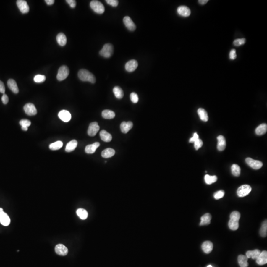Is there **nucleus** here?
<instances>
[{
	"label": "nucleus",
	"instance_id": "obj_42",
	"mask_svg": "<svg viewBox=\"0 0 267 267\" xmlns=\"http://www.w3.org/2000/svg\"><path fill=\"white\" fill-rule=\"evenodd\" d=\"M130 99L134 103H136L139 101V97L136 93H132L130 95Z\"/></svg>",
	"mask_w": 267,
	"mask_h": 267
},
{
	"label": "nucleus",
	"instance_id": "obj_3",
	"mask_svg": "<svg viewBox=\"0 0 267 267\" xmlns=\"http://www.w3.org/2000/svg\"><path fill=\"white\" fill-rule=\"evenodd\" d=\"M114 48L111 44H106L103 46V48L100 51V54L105 58L111 57L113 54Z\"/></svg>",
	"mask_w": 267,
	"mask_h": 267
},
{
	"label": "nucleus",
	"instance_id": "obj_17",
	"mask_svg": "<svg viewBox=\"0 0 267 267\" xmlns=\"http://www.w3.org/2000/svg\"><path fill=\"white\" fill-rule=\"evenodd\" d=\"M257 264L259 265H263L267 263V251H263L261 252L259 256L256 259Z\"/></svg>",
	"mask_w": 267,
	"mask_h": 267
},
{
	"label": "nucleus",
	"instance_id": "obj_44",
	"mask_svg": "<svg viewBox=\"0 0 267 267\" xmlns=\"http://www.w3.org/2000/svg\"><path fill=\"white\" fill-rule=\"evenodd\" d=\"M203 145V142L200 139H198L194 142V146L195 150H198L199 148L202 147Z\"/></svg>",
	"mask_w": 267,
	"mask_h": 267
},
{
	"label": "nucleus",
	"instance_id": "obj_49",
	"mask_svg": "<svg viewBox=\"0 0 267 267\" xmlns=\"http://www.w3.org/2000/svg\"><path fill=\"white\" fill-rule=\"evenodd\" d=\"M2 102L4 104H7L9 102V98L6 94H3L2 97Z\"/></svg>",
	"mask_w": 267,
	"mask_h": 267
},
{
	"label": "nucleus",
	"instance_id": "obj_8",
	"mask_svg": "<svg viewBox=\"0 0 267 267\" xmlns=\"http://www.w3.org/2000/svg\"><path fill=\"white\" fill-rule=\"evenodd\" d=\"M0 223L4 226H8L11 223L10 218L2 208H0Z\"/></svg>",
	"mask_w": 267,
	"mask_h": 267
},
{
	"label": "nucleus",
	"instance_id": "obj_18",
	"mask_svg": "<svg viewBox=\"0 0 267 267\" xmlns=\"http://www.w3.org/2000/svg\"><path fill=\"white\" fill-rule=\"evenodd\" d=\"M217 149L219 151H223L226 147V139L223 136L220 135L217 137Z\"/></svg>",
	"mask_w": 267,
	"mask_h": 267
},
{
	"label": "nucleus",
	"instance_id": "obj_9",
	"mask_svg": "<svg viewBox=\"0 0 267 267\" xmlns=\"http://www.w3.org/2000/svg\"><path fill=\"white\" fill-rule=\"evenodd\" d=\"M99 130L100 126H98V123L96 122L91 123L88 128V134L91 137H94L96 135Z\"/></svg>",
	"mask_w": 267,
	"mask_h": 267
},
{
	"label": "nucleus",
	"instance_id": "obj_32",
	"mask_svg": "<svg viewBox=\"0 0 267 267\" xmlns=\"http://www.w3.org/2000/svg\"><path fill=\"white\" fill-rule=\"evenodd\" d=\"M103 117L106 119H111L115 117V113L111 110L106 109L102 112L101 113Z\"/></svg>",
	"mask_w": 267,
	"mask_h": 267
},
{
	"label": "nucleus",
	"instance_id": "obj_31",
	"mask_svg": "<svg viewBox=\"0 0 267 267\" xmlns=\"http://www.w3.org/2000/svg\"><path fill=\"white\" fill-rule=\"evenodd\" d=\"M237 260L239 265L240 267H247L248 266V258L246 256L243 255H239Z\"/></svg>",
	"mask_w": 267,
	"mask_h": 267
},
{
	"label": "nucleus",
	"instance_id": "obj_4",
	"mask_svg": "<svg viewBox=\"0 0 267 267\" xmlns=\"http://www.w3.org/2000/svg\"><path fill=\"white\" fill-rule=\"evenodd\" d=\"M90 5L91 9L97 14H103L104 12L105 8L104 6L101 2L98 1H92Z\"/></svg>",
	"mask_w": 267,
	"mask_h": 267
},
{
	"label": "nucleus",
	"instance_id": "obj_11",
	"mask_svg": "<svg viewBox=\"0 0 267 267\" xmlns=\"http://www.w3.org/2000/svg\"><path fill=\"white\" fill-rule=\"evenodd\" d=\"M17 5L21 13L27 14L29 11V7L27 2L24 0H18L17 1Z\"/></svg>",
	"mask_w": 267,
	"mask_h": 267
},
{
	"label": "nucleus",
	"instance_id": "obj_53",
	"mask_svg": "<svg viewBox=\"0 0 267 267\" xmlns=\"http://www.w3.org/2000/svg\"><path fill=\"white\" fill-rule=\"evenodd\" d=\"M207 267H212V266L211 265H209L208 266H207Z\"/></svg>",
	"mask_w": 267,
	"mask_h": 267
},
{
	"label": "nucleus",
	"instance_id": "obj_28",
	"mask_svg": "<svg viewBox=\"0 0 267 267\" xmlns=\"http://www.w3.org/2000/svg\"><path fill=\"white\" fill-rule=\"evenodd\" d=\"M198 114L200 119L204 122H207L208 120L209 117L207 112L204 109L199 108L198 110Z\"/></svg>",
	"mask_w": 267,
	"mask_h": 267
},
{
	"label": "nucleus",
	"instance_id": "obj_48",
	"mask_svg": "<svg viewBox=\"0 0 267 267\" xmlns=\"http://www.w3.org/2000/svg\"><path fill=\"white\" fill-rule=\"evenodd\" d=\"M199 139V136L198 135V134L196 133H194V134H193V136L192 138H190V143H194V142L195 141V140H197V139Z\"/></svg>",
	"mask_w": 267,
	"mask_h": 267
},
{
	"label": "nucleus",
	"instance_id": "obj_38",
	"mask_svg": "<svg viewBox=\"0 0 267 267\" xmlns=\"http://www.w3.org/2000/svg\"><path fill=\"white\" fill-rule=\"evenodd\" d=\"M232 175L235 177H239L240 174V168L237 164H233L231 167Z\"/></svg>",
	"mask_w": 267,
	"mask_h": 267
},
{
	"label": "nucleus",
	"instance_id": "obj_26",
	"mask_svg": "<svg viewBox=\"0 0 267 267\" xmlns=\"http://www.w3.org/2000/svg\"><path fill=\"white\" fill-rule=\"evenodd\" d=\"M100 135L101 139L105 142H110L112 139L111 135L106 131V130H101L100 132Z\"/></svg>",
	"mask_w": 267,
	"mask_h": 267
},
{
	"label": "nucleus",
	"instance_id": "obj_14",
	"mask_svg": "<svg viewBox=\"0 0 267 267\" xmlns=\"http://www.w3.org/2000/svg\"><path fill=\"white\" fill-rule=\"evenodd\" d=\"M55 251L56 253L61 256H65L68 254V250L67 248L62 244H59L55 247Z\"/></svg>",
	"mask_w": 267,
	"mask_h": 267
},
{
	"label": "nucleus",
	"instance_id": "obj_12",
	"mask_svg": "<svg viewBox=\"0 0 267 267\" xmlns=\"http://www.w3.org/2000/svg\"><path fill=\"white\" fill-rule=\"evenodd\" d=\"M123 22H124L126 27H127V28L129 30L133 31L136 30V25L130 17H124L123 18Z\"/></svg>",
	"mask_w": 267,
	"mask_h": 267
},
{
	"label": "nucleus",
	"instance_id": "obj_35",
	"mask_svg": "<svg viewBox=\"0 0 267 267\" xmlns=\"http://www.w3.org/2000/svg\"><path fill=\"white\" fill-rule=\"evenodd\" d=\"M76 213L79 217L82 220H85L87 218L88 216V212L84 209L79 208L77 209Z\"/></svg>",
	"mask_w": 267,
	"mask_h": 267
},
{
	"label": "nucleus",
	"instance_id": "obj_51",
	"mask_svg": "<svg viewBox=\"0 0 267 267\" xmlns=\"http://www.w3.org/2000/svg\"><path fill=\"white\" fill-rule=\"evenodd\" d=\"M45 2L47 5L51 6L54 4V0H45Z\"/></svg>",
	"mask_w": 267,
	"mask_h": 267
},
{
	"label": "nucleus",
	"instance_id": "obj_30",
	"mask_svg": "<svg viewBox=\"0 0 267 267\" xmlns=\"http://www.w3.org/2000/svg\"><path fill=\"white\" fill-rule=\"evenodd\" d=\"M77 145H78V143H77V140H71L67 144L66 148H65V151L67 153H70V152L73 151L77 147Z\"/></svg>",
	"mask_w": 267,
	"mask_h": 267
},
{
	"label": "nucleus",
	"instance_id": "obj_47",
	"mask_svg": "<svg viewBox=\"0 0 267 267\" xmlns=\"http://www.w3.org/2000/svg\"><path fill=\"white\" fill-rule=\"evenodd\" d=\"M66 2L69 4L71 8H75L76 6V2L75 0H67Z\"/></svg>",
	"mask_w": 267,
	"mask_h": 267
},
{
	"label": "nucleus",
	"instance_id": "obj_20",
	"mask_svg": "<svg viewBox=\"0 0 267 267\" xmlns=\"http://www.w3.org/2000/svg\"><path fill=\"white\" fill-rule=\"evenodd\" d=\"M133 126V123L131 121H129L127 122L124 121L121 123L120 125L121 132L124 134H126L132 128Z\"/></svg>",
	"mask_w": 267,
	"mask_h": 267
},
{
	"label": "nucleus",
	"instance_id": "obj_27",
	"mask_svg": "<svg viewBox=\"0 0 267 267\" xmlns=\"http://www.w3.org/2000/svg\"><path fill=\"white\" fill-rule=\"evenodd\" d=\"M56 41L58 44L61 46H64L67 44V38L64 34L60 33L56 36Z\"/></svg>",
	"mask_w": 267,
	"mask_h": 267
},
{
	"label": "nucleus",
	"instance_id": "obj_29",
	"mask_svg": "<svg viewBox=\"0 0 267 267\" xmlns=\"http://www.w3.org/2000/svg\"><path fill=\"white\" fill-rule=\"evenodd\" d=\"M267 131V124L265 123H263V124L260 125L258 126L256 130H255V133L256 135L258 136H262L265 134Z\"/></svg>",
	"mask_w": 267,
	"mask_h": 267
},
{
	"label": "nucleus",
	"instance_id": "obj_46",
	"mask_svg": "<svg viewBox=\"0 0 267 267\" xmlns=\"http://www.w3.org/2000/svg\"><path fill=\"white\" fill-rule=\"evenodd\" d=\"M229 59L232 60H234L237 57V54L235 49H232L231 50L229 54Z\"/></svg>",
	"mask_w": 267,
	"mask_h": 267
},
{
	"label": "nucleus",
	"instance_id": "obj_37",
	"mask_svg": "<svg viewBox=\"0 0 267 267\" xmlns=\"http://www.w3.org/2000/svg\"><path fill=\"white\" fill-rule=\"evenodd\" d=\"M260 234L261 237H265L267 236V222L266 220L263 223L262 225L261 226L260 229Z\"/></svg>",
	"mask_w": 267,
	"mask_h": 267
},
{
	"label": "nucleus",
	"instance_id": "obj_33",
	"mask_svg": "<svg viewBox=\"0 0 267 267\" xmlns=\"http://www.w3.org/2000/svg\"><path fill=\"white\" fill-rule=\"evenodd\" d=\"M113 92L115 96L118 99H121L124 96V93L122 89L118 86H116L113 88Z\"/></svg>",
	"mask_w": 267,
	"mask_h": 267
},
{
	"label": "nucleus",
	"instance_id": "obj_15",
	"mask_svg": "<svg viewBox=\"0 0 267 267\" xmlns=\"http://www.w3.org/2000/svg\"><path fill=\"white\" fill-rule=\"evenodd\" d=\"M58 115L59 118L64 122H68L71 120V114L67 110H62L59 112Z\"/></svg>",
	"mask_w": 267,
	"mask_h": 267
},
{
	"label": "nucleus",
	"instance_id": "obj_21",
	"mask_svg": "<svg viewBox=\"0 0 267 267\" xmlns=\"http://www.w3.org/2000/svg\"><path fill=\"white\" fill-rule=\"evenodd\" d=\"M100 145V143L98 142H96L91 145H88L85 148V152L88 154L94 153Z\"/></svg>",
	"mask_w": 267,
	"mask_h": 267
},
{
	"label": "nucleus",
	"instance_id": "obj_5",
	"mask_svg": "<svg viewBox=\"0 0 267 267\" xmlns=\"http://www.w3.org/2000/svg\"><path fill=\"white\" fill-rule=\"evenodd\" d=\"M69 74V69L66 65H62L59 68L56 78L59 81L65 80Z\"/></svg>",
	"mask_w": 267,
	"mask_h": 267
},
{
	"label": "nucleus",
	"instance_id": "obj_50",
	"mask_svg": "<svg viewBox=\"0 0 267 267\" xmlns=\"http://www.w3.org/2000/svg\"><path fill=\"white\" fill-rule=\"evenodd\" d=\"M0 93L2 94H5V87L3 82L0 81Z\"/></svg>",
	"mask_w": 267,
	"mask_h": 267
},
{
	"label": "nucleus",
	"instance_id": "obj_7",
	"mask_svg": "<svg viewBox=\"0 0 267 267\" xmlns=\"http://www.w3.org/2000/svg\"><path fill=\"white\" fill-rule=\"evenodd\" d=\"M246 163L249 165L250 167L252 168L255 170H258L260 169L263 166V163L262 162L259 160H254L253 159L251 158H247L245 159Z\"/></svg>",
	"mask_w": 267,
	"mask_h": 267
},
{
	"label": "nucleus",
	"instance_id": "obj_43",
	"mask_svg": "<svg viewBox=\"0 0 267 267\" xmlns=\"http://www.w3.org/2000/svg\"><path fill=\"white\" fill-rule=\"evenodd\" d=\"M225 195V192L223 190H219L218 192H216L214 195L215 199H219L223 198Z\"/></svg>",
	"mask_w": 267,
	"mask_h": 267
},
{
	"label": "nucleus",
	"instance_id": "obj_6",
	"mask_svg": "<svg viewBox=\"0 0 267 267\" xmlns=\"http://www.w3.org/2000/svg\"><path fill=\"white\" fill-rule=\"evenodd\" d=\"M251 190V187L248 185H243L237 189V195L240 198H243L249 195Z\"/></svg>",
	"mask_w": 267,
	"mask_h": 267
},
{
	"label": "nucleus",
	"instance_id": "obj_52",
	"mask_svg": "<svg viewBox=\"0 0 267 267\" xmlns=\"http://www.w3.org/2000/svg\"><path fill=\"white\" fill-rule=\"evenodd\" d=\"M198 2L200 5H205L207 2H208V0H199Z\"/></svg>",
	"mask_w": 267,
	"mask_h": 267
},
{
	"label": "nucleus",
	"instance_id": "obj_19",
	"mask_svg": "<svg viewBox=\"0 0 267 267\" xmlns=\"http://www.w3.org/2000/svg\"><path fill=\"white\" fill-rule=\"evenodd\" d=\"M202 250L206 254L210 253L213 248V245L210 241H205L201 245Z\"/></svg>",
	"mask_w": 267,
	"mask_h": 267
},
{
	"label": "nucleus",
	"instance_id": "obj_24",
	"mask_svg": "<svg viewBox=\"0 0 267 267\" xmlns=\"http://www.w3.org/2000/svg\"><path fill=\"white\" fill-rule=\"evenodd\" d=\"M261 251L259 249H255L253 250H249L246 253V256L248 258H252V259H257L261 253Z\"/></svg>",
	"mask_w": 267,
	"mask_h": 267
},
{
	"label": "nucleus",
	"instance_id": "obj_10",
	"mask_svg": "<svg viewBox=\"0 0 267 267\" xmlns=\"http://www.w3.org/2000/svg\"><path fill=\"white\" fill-rule=\"evenodd\" d=\"M24 111L26 114L29 116H33L37 113L36 108L35 106L31 103H28L26 104L24 106Z\"/></svg>",
	"mask_w": 267,
	"mask_h": 267
},
{
	"label": "nucleus",
	"instance_id": "obj_23",
	"mask_svg": "<svg viewBox=\"0 0 267 267\" xmlns=\"http://www.w3.org/2000/svg\"><path fill=\"white\" fill-rule=\"evenodd\" d=\"M211 218V215L209 213H206L201 217L200 226H205L210 224Z\"/></svg>",
	"mask_w": 267,
	"mask_h": 267
},
{
	"label": "nucleus",
	"instance_id": "obj_16",
	"mask_svg": "<svg viewBox=\"0 0 267 267\" xmlns=\"http://www.w3.org/2000/svg\"><path fill=\"white\" fill-rule=\"evenodd\" d=\"M177 12L179 15L183 17H188L190 15L191 11L187 7L181 6L178 7Z\"/></svg>",
	"mask_w": 267,
	"mask_h": 267
},
{
	"label": "nucleus",
	"instance_id": "obj_22",
	"mask_svg": "<svg viewBox=\"0 0 267 267\" xmlns=\"http://www.w3.org/2000/svg\"><path fill=\"white\" fill-rule=\"evenodd\" d=\"M8 87L14 94H17L19 92V89L15 80L10 79L8 81Z\"/></svg>",
	"mask_w": 267,
	"mask_h": 267
},
{
	"label": "nucleus",
	"instance_id": "obj_1",
	"mask_svg": "<svg viewBox=\"0 0 267 267\" xmlns=\"http://www.w3.org/2000/svg\"><path fill=\"white\" fill-rule=\"evenodd\" d=\"M240 214L239 212H232L230 215V220H229L228 226L229 229L232 231H236L238 229L239 227V220L240 219Z\"/></svg>",
	"mask_w": 267,
	"mask_h": 267
},
{
	"label": "nucleus",
	"instance_id": "obj_45",
	"mask_svg": "<svg viewBox=\"0 0 267 267\" xmlns=\"http://www.w3.org/2000/svg\"><path fill=\"white\" fill-rule=\"evenodd\" d=\"M106 2L109 5L114 7H116L118 5V1L117 0H106Z\"/></svg>",
	"mask_w": 267,
	"mask_h": 267
},
{
	"label": "nucleus",
	"instance_id": "obj_25",
	"mask_svg": "<svg viewBox=\"0 0 267 267\" xmlns=\"http://www.w3.org/2000/svg\"><path fill=\"white\" fill-rule=\"evenodd\" d=\"M115 153V151L111 148H107L101 153L102 157L104 158H109L112 157Z\"/></svg>",
	"mask_w": 267,
	"mask_h": 267
},
{
	"label": "nucleus",
	"instance_id": "obj_41",
	"mask_svg": "<svg viewBox=\"0 0 267 267\" xmlns=\"http://www.w3.org/2000/svg\"><path fill=\"white\" fill-rule=\"evenodd\" d=\"M246 42V40L245 38H242V39H236L234 41V45L235 46H240L242 45Z\"/></svg>",
	"mask_w": 267,
	"mask_h": 267
},
{
	"label": "nucleus",
	"instance_id": "obj_36",
	"mask_svg": "<svg viewBox=\"0 0 267 267\" xmlns=\"http://www.w3.org/2000/svg\"><path fill=\"white\" fill-rule=\"evenodd\" d=\"M62 146H63V143L62 141L58 140V141L54 142V143L50 144L49 145V148L51 150H53V151H56V150H59L61 148H62Z\"/></svg>",
	"mask_w": 267,
	"mask_h": 267
},
{
	"label": "nucleus",
	"instance_id": "obj_34",
	"mask_svg": "<svg viewBox=\"0 0 267 267\" xmlns=\"http://www.w3.org/2000/svg\"><path fill=\"white\" fill-rule=\"evenodd\" d=\"M217 177L216 176L206 175L204 177L205 183L207 185H211L213 183H215L217 181Z\"/></svg>",
	"mask_w": 267,
	"mask_h": 267
},
{
	"label": "nucleus",
	"instance_id": "obj_39",
	"mask_svg": "<svg viewBox=\"0 0 267 267\" xmlns=\"http://www.w3.org/2000/svg\"><path fill=\"white\" fill-rule=\"evenodd\" d=\"M20 124L21 125L22 130L26 131L28 130V127L31 125V122L28 120L22 119L20 121Z\"/></svg>",
	"mask_w": 267,
	"mask_h": 267
},
{
	"label": "nucleus",
	"instance_id": "obj_13",
	"mask_svg": "<svg viewBox=\"0 0 267 267\" xmlns=\"http://www.w3.org/2000/svg\"><path fill=\"white\" fill-rule=\"evenodd\" d=\"M138 67L137 62L135 59L129 61L126 64L125 69L126 71L129 72H132L134 71Z\"/></svg>",
	"mask_w": 267,
	"mask_h": 267
},
{
	"label": "nucleus",
	"instance_id": "obj_40",
	"mask_svg": "<svg viewBox=\"0 0 267 267\" xmlns=\"http://www.w3.org/2000/svg\"><path fill=\"white\" fill-rule=\"evenodd\" d=\"M46 79L45 76L41 74H38L34 77V81L36 83H41L44 82Z\"/></svg>",
	"mask_w": 267,
	"mask_h": 267
},
{
	"label": "nucleus",
	"instance_id": "obj_2",
	"mask_svg": "<svg viewBox=\"0 0 267 267\" xmlns=\"http://www.w3.org/2000/svg\"><path fill=\"white\" fill-rule=\"evenodd\" d=\"M78 76L79 78L82 81L89 82L92 84L95 83L96 81L95 76L87 70L84 69L80 70L78 72Z\"/></svg>",
	"mask_w": 267,
	"mask_h": 267
}]
</instances>
